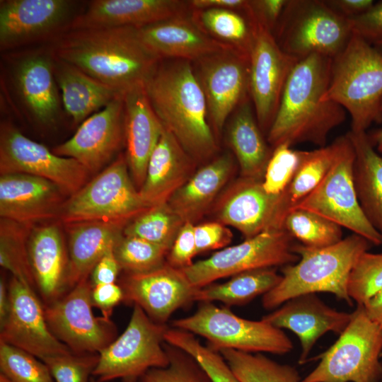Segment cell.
Masks as SVG:
<instances>
[{"label":"cell","mask_w":382,"mask_h":382,"mask_svg":"<svg viewBox=\"0 0 382 382\" xmlns=\"http://www.w3.org/2000/svg\"><path fill=\"white\" fill-rule=\"evenodd\" d=\"M331 62L332 58L312 54L296 62L266 136L272 149L301 143L325 146L330 133L345 120L347 112L342 106L324 100Z\"/></svg>","instance_id":"cell-1"},{"label":"cell","mask_w":382,"mask_h":382,"mask_svg":"<svg viewBox=\"0 0 382 382\" xmlns=\"http://www.w3.org/2000/svg\"><path fill=\"white\" fill-rule=\"evenodd\" d=\"M51 42L54 57L122 93L144 84L160 62L134 27L69 30Z\"/></svg>","instance_id":"cell-2"},{"label":"cell","mask_w":382,"mask_h":382,"mask_svg":"<svg viewBox=\"0 0 382 382\" xmlns=\"http://www.w3.org/2000/svg\"><path fill=\"white\" fill-rule=\"evenodd\" d=\"M144 85L163 127L195 161L216 152L206 99L191 62L161 60Z\"/></svg>","instance_id":"cell-3"},{"label":"cell","mask_w":382,"mask_h":382,"mask_svg":"<svg viewBox=\"0 0 382 382\" xmlns=\"http://www.w3.org/2000/svg\"><path fill=\"white\" fill-rule=\"evenodd\" d=\"M371 245L355 233L324 248L295 243L294 251L299 260L282 267V279L262 296V306L274 309L294 297L318 292L330 293L352 306L347 292L349 276L357 259Z\"/></svg>","instance_id":"cell-4"},{"label":"cell","mask_w":382,"mask_h":382,"mask_svg":"<svg viewBox=\"0 0 382 382\" xmlns=\"http://www.w3.org/2000/svg\"><path fill=\"white\" fill-rule=\"evenodd\" d=\"M324 100L342 106L352 119L351 130L366 132L382 121V54L352 33L345 47L332 58Z\"/></svg>","instance_id":"cell-5"},{"label":"cell","mask_w":382,"mask_h":382,"mask_svg":"<svg viewBox=\"0 0 382 382\" xmlns=\"http://www.w3.org/2000/svg\"><path fill=\"white\" fill-rule=\"evenodd\" d=\"M149 208L129 174L125 156L120 154L66 199L58 219L64 225L104 221L126 226Z\"/></svg>","instance_id":"cell-6"},{"label":"cell","mask_w":382,"mask_h":382,"mask_svg":"<svg viewBox=\"0 0 382 382\" xmlns=\"http://www.w3.org/2000/svg\"><path fill=\"white\" fill-rule=\"evenodd\" d=\"M382 328L361 305L317 366L300 382H381Z\"/></svg>","instance_id":"cell-7"},{"label":"cell","mask_w":382,"mask_h":382,"mask_svg":"<svg viewBox=\"0 0 382 382\" xmlns=\"http://www.w3.org/2000/svg\"><path fill=\"white\" fill-rule=\"evenodd\" d=\"M173 328L204 337L207 347L219 352L232 349L248 353L284 354L293 349L282 330L263 320H251L234 314L228 306L200 302L195 313L172 322Z\"/></svg>","instance_id":"cell-8"},{"label":"cell","mask_w":382,"mask_h":382,"mask_svg":"<svg viewBox=\"0 0 382 382\" xmlns=\"http://www.w3.org/2000/svg\"><path fill=\"white\" fill-rule=\"evenodd\" d=\"M352 33L349 20L325 0H288L273 35L284 52L301 59L312 54L333 58Z\"/></svg>","instance_id":"cell-9"},{"label":"cell","mask_w":382,"mask_h":382,"mask_svg":"<svg viewBox=\"0 0 382 382\" xmlns=\"http://www.w3.org/2000/svg\"><path fill=\"white\" fill-rule=\"evenodd\" d=\"M168 328L134 305L125 331L98 353L93 376L100 382L117 378L136 382L149 369L167 366L169 357L164 336Z\"/></svg>","instance_id":"cell-10"},{"label":"cell","mask_w":382,"mask_h":382,"mask_svg":"<svg viewBox=\"0 0 382 382\" xmlns=\"http://www.w3.org/2000/svg\"><path fill=\"white\" fill-rule=\"evenodd\" d=\"M337 140L338 148L330 168L314 190L294 209L318 214L364 238L372 245H381L382 236L367 220L358 201L354 182L355 154L352 144L347 134Z\"/></svg>","instance_id":"cell-11"},{"label":"cell","mask_w":382,"mask_h":382,"mask_svg":"<svg viewBox=\"0 0 382 382\" xmlns=\"http://www.w3.org/2000/svg\"><path fill=\"white\" fill-rule=\"evenodd\" d=\"M294 245L285 229L267 231L226 247L182 271L194 287L200 289L243 272L294 264L299 258L294 251Z\"/></svg>","instance_id":"cell-12"},{"label":"cell","mask_w":382,"mask_h":382,"mask_svg":"<svg viewBox=\"0 0 382 382\" xmlns=\"http://www.w3.org/2000/svg\"><path fill=\"white\" fill-rule=\"evenodd\" d=\"M92 289L88 279L82 280L58 300L44 305L50 331L75 354H98L116 339L111 318L93 313Z\"/></svg>","instance_id":"cell-13"},{"label":"cell","mask_w":382,"mask_h":382,"mask_svg":"<svg viewBox=\"0 0 382 382\" xmlns=\"http://www.w3.org/2000/svg\"><path fill=\"white\" fill-rule=\"evenodd\" d=\"M20 173L40 177L59 186L69 197L87 182L89 172L77 161L60 156L25 136L8 122L0 131V174Z\"/></svg>","instance_id":"cell-14"},{"label":"cell","mask_w":382,"mask_h":382,"mask_svg":"<svg viewBox=\"0 0 382 382\" xmlns=\"http://www.w3.org/2000/svg\"><path fill=\"white\" fill-rule=\"evenodd\" d=\"M77 2L70 0H1L0 48L12 50L52 41L69 30Z\"/></svg>","instance_id":"cell-15"},{"label":"cell","mask_w":382,"mask_h":382,"mask_svg":"<svg viewBox=\"0 0 382 382\" xmlns=\"http://www.w3.org/2000/svg\"><path fill=\"white\" fill-rule=\"evenodd\" d=\"M206 99L214 134L249 93V57L228 49L192 62Z\"/></svg>","instance_id":"cell-16"},{"label":"cell","mask_w":382,"mask_h":382,"mask_svg":"<svg viewBox=\"0 0 382 382\" xmlns=\"http://www.w3.org/2000/svg\"><path fill=\"white\" fill-rule=\"evenodd\" d=\"M15 54L9 58L8 75L17 101L37 124L44 127L54 125L63 105L50 48Z\"/></svg>","instance_id":"cell-17"},{"label":"cell","mask_w":382,"mask_h":382,"mask_svg":"<svg viewBox=\"0 0 382 382\" xmlns=\"http://www.w3.org/2000/svg\"><path fill=\"white\" fill-rule=\"evenodd\" d=\"M256 25L249 57V93L258 125L267 136L286 81L299 59L284 52L271 32Z\"/></svg>","instance_id":"cell-18"},{"label":"cell","mask_w":382,"mask_h":382,"mask_svg":"<svg viewBox=\"0 0 382 382\" xmlns=\"http://www.w3.org/2000/svg\"><path fill=\"white\" fill-rule=\"evenodd\" d=\"M8 284L10 307L0 325V341L44 359L71 351L50 331L45 306L35 289L12 276Z\"/></svg>","instance_id":"cell-19"},{"label":"cell","mask_w":382,"mask_h":382,"mask_svg":"<svg viewBox=\"0 0 382 382\" xmlns=\"http://www.w3.org/2000/svg\"><path fill=\"white\" fill-rule=\"evenodd\" d=\"M123 96L88 117L71 137L52 151L74 158L90 173L99 171L113 158L125 140Z\"/></svg>","instance_id":"cell-20"},{"label":"cell","mask_w":382,"mask_h":382,"mask_svg":"<svg viewBox=\"0 0 382 382\" xmlns=\"http://www.w3.org/2000/svg\"><path fill=\"white\" fill-rule=\"evenodd\" d=\"M282 195L267 193L261 180L241 177L219 199L214 208L216 221L236 228L245 239L284 228Z\"/></svg>","instance_id":"cell-21"},{"label":"cell","mask_w":382,"mask_h":382,"mask_svg":"<svg viewBox=\"0 0 382 382\" xmlns=\"http://www.w3.org/2000/svg\"><path fill=\"white\" fill-rule=\"evenodd\" d=\"M119 285L125 303L139 306L159 324H166L175 311L195 301L198 289L190 283L182 270L167 262L146 273H126Z\"/></svg>","instance_id":"cell-22"},{"label":"cell","mask_w":382,"mask_h":382,"mask_svg":"<svg viewBox=\"0 0 382 382\" xmlns=\"http://www.w3.org/2000/svg\"><path fill=\"white\" fill-rule=\"evenodd\" d=\"M69 195L46 179L20 173L0 174V216L36 226L59 217Z\"/></svg>","instance_id":"cell-23"},{"label":"cell","mask_w":382,"mask_h":382,"mask_svg":"<svg viewBox=\"0 0 382 382\" xmlns=\"http://www.w3.org/2000/svg\"><path fill=\"white\" fill-rule=\"evenodd\" d=\"M351 319V313L339 311L325 304L316 294L294 297L262 320L292 331L299 338L301 352L299 362H305L316 342L328 332L341 334Z\"/></svg>","instance_id":"cell-24"},{"label":"cell","mask_w":382,"mask_h":382,"mask_svg":"<svg viewBox=\"0 0 382 382\" xmlns=\"http://www.w3.org/2000/svg\"><path fill=\"white\" fill-rule=\"evenodd\" d=\"M188 13V1L94 0L75 17L69 30L139 28Z\"/></svg>","instance_id":"cell-25"},{"label":"cell","mask_w":382,"mask_h":382,"mask_svg":"<svg viewBox=\"0 0 382 382\" xmlns=\"http://www.w3.org/2000/svg\"><path fill=\"white\" fill-rule=\"evenodd\" d=\"M136 28L142 44L160 61L182 59L193 62L232 49L204 33L192 20L190 15Z\"/></svg>","instance_id":"cell-26"},{"label":"cell","mask_w":382,"mask_h":382,"mask_svg":"<svg viewBox=\"0 0 382 382\" xmlns=\"http://www.w3.org/2000/svg\"><path fill=\"white\" fill-rule=\"evenodd\" d=\"M28 255L35 288L49 305L69 291V257L59 224L33 226L28 243Z\"/></svg>","instance_id":"cell-27"},{"label":"cell","mask_w":382,"mask_h":382,"mask_svg":"<svg viewBox=\"0 0 382 382\" xmlns=\"http://www.w3.org/2000/svg\"><path fill=\"white\" fill-rule=\"evenodd\" d=\"M144 84L130 88L123 96L125 157L137 188L143 185L149 158L164 130Z\"/></svg>","instance_id":"cell-28"},{"label":"cell","mask_w":382,"mask_h":382,"mask_svg":"<svg viewBox=\"0 0 382 382\" xmlns=\"http://www.w3.org/2000/svg\"><path fill=\"white\" fill-rule=\"evenodd\" d=\"M195 161L164 128L149 158L139 194L149 207L167 204L193 175Z\"/></svg>","instance_id":"cell-29"},{"label":"cell","mask_w":382,"mask_h":382,"mask_svg":"<svg viewBox=\"0 0 382 382\" xmlns=\"http://www.w3.org/2000/svg\"><path fill=\"white\" fill-rule=\"evenodd\" d=\"M68 236L69 290L88 279L100 259L123 234L125 225L104 221L65 224Z\"/></svg>","instance_id":"cell-30"},{"label":"cell","mask_w":382,"mask_h":382,"mask_svg":"<svg viewBox=\"0 0 382 382\" xmlns=\"http://www.w3.org/2000/svg\"><path fill=\"white\" fill-rule=\"evenodd\" d=\"M234 168L228 153L200 168L171 197L168 204L185 222L195 224L207 211L228 182Z\"/></svg>","instance_id":"cell-31"},{"label":"cell","mask_w":382,"mask_h":382,"mask_svg":"<svg viewBox=\"0 0 382 382\" xmlns=\"http://www.w3.org/2000/svg\"><path fill=\"white\" fill-rule=\"evenodd\" d=\"M53 57L54 77L60 90L62 105L74 125H80L88 117L124 94L79 69Z\"/></svg>","instance_id":"cell-32"},{"label":"cell","mask_w":382,"mask_h":382,"mask_svg":"<svg viewBox=\"0 0 382 382\" xmlns=\"http://www.w3.org/2000/svg\"><path fill=\"white\" fill-rule=\"evenodd\" d=\"M227 139L238 161L241 177L262 180L273 149L264 138L250 98L232 113Z\"/></svg>","instance_id":"cell-33"},{"label":"cell","mask_w":382,"mask_h":382,"mask_svg":"<svg viewBox=\"0 0 382 382\" xmlns=\"http://www.w3.org/2000/svg\"><path fill=\"white\" fill-rule=\"evenodd\" d=\"M355 154L354 182L361 210L382 236V156L366 132L347 133Z\"/></svg>","instance_id":"cell-34"},{"label":"cell","mask_w":382,"mask_h":382,"mask_svg":"<svg viewBox=\"0 0 382 382\" xmlns=\"http://www.w3.org/2000/svg\"><path fill=\"white\" fill-rule=\"evenodd\" d=\"M190 17L210 37L250 57L257 25L245 11L226 8L191 10Z\"/></svg>","instance_id":"cell-35"},{"label":"cell","mask_w":382,"mask_h":382,"mask_svg":"<svg viewBox=\"0 0 382 382\" xmlns=\"http://www.w3.org/2000/svg\"><path fill=\"white\" fill-rule=\"evenodd\" d=\"M282 274L274 267L257 269L231 277L222 284H211L198 289L195 301H220L226 306L245 304L260 295L274 288L281 281Z\"/></svg>","instance_id":"cell-36"},{"label":"cell","mask_w":382,"mask_h":382,"mask_svg":"<svg viewBox=\"0 0 382 382\" xmlns=\"http://www.w3.org/2000/svg\"><path fill=\"white\" fill-rule=\"evenodd\" d=\"M338 148L337 138L330 144L303 151L301 163L281 201V214L286 215L304 199L323 179L332 165Z\"/></svg>","instance_id":"cell-37"},{"label":"cell","mask_w":382,"mask_h":382,"mask_svg":"<svg viewBox=\"0 0 382 382\" xmlns=\"http://www.w3.org/2000/svg\"><path fill=\"white\" fill-rule=\"evenodd\" d=\"M240 382H300L298 370L282 364L262 353H248L232 349L219 352Z\"/></svg>","instance_id":"cell-38"},{"label":"cell","mask_w":382,"mask_h":382,"mask_svg":"<svg viewBox=\"0 0 382 382\" xmlns=\"http://www.w3.org/2000/svg\"><path fill=\"white\" fill-rule=\"evenodd\" d=\"M33 226L0 219V265L13 277L35 289L28 255Z\"/></svg>","instance_id":"cell-39"},{"label":"cell","mask_w":382,"mask_h":382,"mask_svg":"<svg viewBox=\"0 0 382 382\" xmlns=\"http://www.w3.org/2000/svg\"><path fill=\"white\" fill-rule=\"evenodd\" d=\"M184 223L167 203L151 207L138 215L126 225L123 234L142 238L169 252Z\"/></svg>","instance_id":"cell-40"},{"label":"cell","mask_w":382,"mask_h":382,"mask_svg":"<svg viewBox=\"0 0 382 382\" xmlns=\"http://www.w3.org/2000/svg\"><path fill=\"white\" fill-rule=\"evenodd\" d=\"M283 228L301 244L324 248L340 242L342 230L340 225L314 212L294 209L286 215Z\"/></svg>","instance_id":"cell-41"},{"label":"cell","mask_w":382,"mask_h":382,"mask_svg":"<svg viewBox=\"0 0 382 382\" xmlns=\"http://www.w3.org/2000/svg\"><path fill=\"white\" fill-rule=\"evenodd\" d=\"M165 342L193 357L206 371L212 382H240L222 355L202 345L191 332L169 328Z\"/></svg>","instance_id":"cell-42"},{"label":"cell","mask_w":382,"mask_h":382,"mask_svg":"<svg viewBox=\"0 0 382 382\" xmlns=\"http://www.w3.org/2000/svg\"><path fill=\"white\" fill-rule=\"evenodd\" d=\"M117 262L127 274L151 272L163 266L168 250L135 236L122 234L114 246Z\"/></svg>","instance_id":"cell-43"},{"label":"cell","mask_w":382,"mask_h":382,"mask_svg":"<svg viewBox=\"0 0 382 382\" xmlns=\"http://www.w3.org/2000/svg\"><path fill=\"white\" fill-rule=\"evenodd\" d=\"M0 370L11 382H55L48 367L31 354L0 341Z\"/></svg>","instance_id":"cell-44"},{"label":"cell","mask_w":382,"mask_h":382,"mask_svg":"<svg viewBox=\"0 0 382 382\" xmlns=\"http://www.w3.org/2000/svg\"><path fill=\"white\" fill-rule=\"evenodd\" d=\"M169 364L147 371L138 382H212L197 360L181 349L165 342Z\"/></svg>","instance_id":"cell-45"},{"label":"cell","mask_w":382,"mask_h":382,"mask_svg":"<svg viewBox=\"0 0 382 382\" xmlns=\"http://www.w3.org/2000/svg\"><path fill=\"white\" fill-rule=\"evenodd\" d=\"M382 290V253L369 250L354 263L348 279L347 292L357 305L363 306Z\"/></svg>","instance_id":"cell-46"},{"label":"cell","mask_w":382,"mask_h":382,"mask_svg":"<svg viewBox=\"0 0 382 382\" xmlns=\"http://www.w3.org/2000/svg\"><path fill=\"white\" fill-rule=\"evenodd\" d=\"M303 154V151L287 144L273 149L262 179V186L267 193H284L298 170Z\"/></svg>","instance_id":"cell-47"},{"label":"cell","mask_w":382,"mask_h":382,"mask_svg":"<svg viewBox=\"0 0 382 382\" xmlns=\"http://www.w3.org/2000/svg\"><path fill=\"white\" fill-rule=\"evenodd\" d=\"M98 354L72 352L48 357L42 361L55 382H90L98 362Z\"/></svg>","instance_id":"cell-48"},{"label":"cell","mask_w":382,"mask_h":382,"mask_svg":"<svg viewBox=\"0 0 382 382\" xmlns=\"http://www.w3.org/2000/svg\"><path fill=\"white\" fill-rule=\"evenodd\" d=\"M195 224L185 222L180 229L168 255L167 263L177 269L190 266L197 255L195 237Z\"/></svg>","instance_id":"cell-49"},{"label":"cell","mask_w":382,"mask_h":382,"mask_svg":"<svg viewBox=\"0 0 382 382\" xmlns=\"http://www.w3.org/2000/svg\"><path fill=\"white\" fill-rule=\"evenodd\" d=\"M195 237L199 254L226 248L231 243L233 233L226 225L216 221L195 225Z\"/></svg>","instance_id":"cell-50"},{"label":"cell","mask_w":382,"mask_h":382,"mask_svg":"<svg viewBox=\"0 0 382 382\" xmlns=\"http://www.w3.org/2000/svg\"><path fill=\"white\" fill-rule=\"evenodd\" d=\"M288 0H248L246 13L256 24L274 33Z\"/></svg>","instance_id":"cell-51"},{"label":"cell","mask_w":382,"mask_h":382,"mask_svg":"<svg viewBox=\"0 0 382 382\" xmlns=\"http://www.w3.org/2000/svg\"><path fill=\"white\" fill-rule=\"evenodd\" d=\"M348 20L352 33L369 43L382 40V1L375 2L364 13Z\"/></svg>","instance_id":"cell-52"},{"label":"cell","mask_w":382,"mask_h":382,"mask_svg":"<svg viewBox=\"0 0 382 382\" xmlns=\"http://www.w3.org/2000/svg\"><path fill=\"white\" fill-rule=\"evenodd\" d=\"M93 306L99 308L103 316L110 318L113 308L123 301V291L116 283L93 286Z\"/></svg>","instance_id":"cell-53"},{"label":"cell","mask_w":382,"mask_h":382,"mask_svg":"<svg viewBox=\"0 0 382 382\" xmlns=\"http://www.w3.org/2000/svg\"><path fill=\"white\" fill-rule=\"evenodd\" d=\"M122 270L114 253V248L110 249L97 262L91 273L93 286L116 283L120 271Z\"/></svg>","instance_id":"cell-54"},{"label":"cell","mask_w":382,"mask_h":382,"mask_svg":"<svg viewBox=\"0 0 382 382\" xmlns=\"http://www.w3.org/2000/svg\"><path fill=\"white\" fill-rule=\"evenodd\" d=\"M337 14L350 19L368 11L375 3L373 0H325Z\"/></svg>","instance_id":"cell-55"},{"label":"cell","mask_w":382,"mask_h":382,"mask_svg":"<svg viewBox=\"0 0 382 382\" xmlns=\"http://www.w3.org/2000/svg\"><path fill=\"white\" fill-rule=\"evenodd\" d=\"M248 0H191L188 1L191 10L206 8H226L245 11Z\"/></svg>","instance_id":"cell-56"},{"label":"cell","mask_w":382,"mask_h":382,"mask_svg":"<svg viewBox=\"0 0 382 382\" xmlns=\"http://www.w3.org/2000/svg\"><path fill=\"white\" fill-rule=\"evenodd\" d=\"M369 318L382 328V290L363 305Z\"/></svg>","instance_id":"cell-57"},{"label":"cell","mask_w":382,"mask_h":382,"mask_svg":"<svg viewBox=\"0 0 382 382\" xmlns=\"http://www.w3.org/2000/svg\"><path fill=\"white\" fill-rule=\"evenodd\" d=\"M10 307L8 284L4 277L0 279V325L5 321Z\"/></svg>","instance_id":"cell-58"},{"label":"cell","mask_w":382,"mask_h":382,"mask_svg":"<svg viewBox=\"0 0 382 382\" xmlns=\"http://www.w3.org/2000/svg\"><path fill=\"white\" fill-rule=\"evenodd\" d=\"M369 136L376 151L382 153V128Z\"/></svg>","instance_id":"cell-59"},{"label":"cell","mask_w":382,"mask_h":382,"mask_svg":"<svg viewBox=\"0 0 382 382\" xmlns=\"http://www.w3.org/2000/svg\"><path fill=\"white\" fill-rule=\"evenodd\" d=\"M373 46L382 54V40L374 42Z\"/></svg>","instance_id":"cell-60"},{"label":"cell","mask_w":382,"mask_h":382,"mask_svg":"<svg viewBox=\"0 0 382 382\" xmlns=\"http://www.w3.org/2000/svg\"><path fill=\"white\" fill-rule=\"evenodd\" d=\"M0 382H11L3 374H0Z\"/></svg>","instance_id":"cell-61"},{"label":"cell","mask_w":382,"mask_h":382,"mask_svg":"<svg viewBox=\"0 0 382 382\" xmlns=\"http://www.w3.org/2000/svg\"><path fill=\"white\" fill-rule=\"evenodd\" d=\"M90 382H100V381L93 378H91Z\"/></svg>","instance_id":"cell-62"},{"label":"cell","mask_w":382,"mask_h":382,"mask_svg":"<svg viewBox=\"0 0 382 382\" xmlns=\"http://www.w3.org/2000/svg\"><path fill=\"white\" fill-rule=\"evenodd\" d=\"M381 382H382V379H381Z\"/></svg>","instance_id":"cell-63"}]
</instances>
